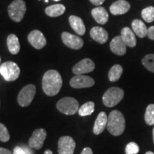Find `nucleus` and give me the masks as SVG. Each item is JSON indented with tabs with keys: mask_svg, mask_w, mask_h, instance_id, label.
<instances>
[{
	"mask_svg": "<svg viewBox=\"0 0 154 154\" xmlns=\"http://www.w3.org/2000/svg\"><path fill=\"white\" fill-rule=\"evenodd\" d=\"M62 86V78L57 70L47 71L42 79V88L49 96H54L60 91Z\"/></svg>",
	"mask_w": 154,
	"mask_h": 154,
	"instance_id": "obj_1",
	"label": "nucleus"
},
{
	"mask_svg": "<svg viewBox=\"0 0 154 154\" xmlns=\"http://www.w3.org/2000/svg\"><path fill=\"white\" fill-rule=\"evenodd\" d=\"M126 121L124 115L121 111L113 110L108 117L107 128L109 133L113 136H118L124 133Z\"/></svg>",
	"mask_w": 154,
	"mask_h": 154,
	"instance_id": "obj_2",
	"label": "nucleus"
},
{
	"mask_svg": "<svg viewBox=\"0 0 154 154\" xmlns=\"http://www.w3.org/2000/svg\"><path fill=\"white\" fill-rule=\"evenodd\" d=\"M124 92L122 88L119 87H111L103 94V103L107 107H113L117 105L123 99Z\"/></svg>",
	"mask_w": 154,
	"mask_h": 154,
	"instance_id": "obj_3",
	"label": "nucleus"
},
{
	"mask_svg": "<svg viewBox=\"0 0 154 154\" xmlns=\"http://www.w3.org/2000/svg\"><path fill=\"white\" fill-rule=\"evenodd\" d=\"M26 11V6L24 0H14L8 7L9 17L15 22H20Z\"/></svg>",
	"mask_w": 154,
	"mask_h": 154,
	"instance_id": "obj_4",
	"label": "nucleus"
},
{
	"mask_svg": "<svg viewBox=\"0 0 154 154\" xmlns=\"http://www.w3.org/2000/svg\"><path fill=\"white\" fill-rule=\"evenodd\" d=\"M0 74L7 82H14L19 78L20 69L13 61H6L0 65Z\"/></svg>",
	"mask_w": 154,
	"mask_h": 154,
	"instance_id": "obj_5",
	"label": "nucleus"
},
{
	"mask_svg": "<svg viewBox=\"0 0 154 154\" xmlns=\"http://www.w3.org/2000/svg\"><path fill=\"white\" fill-rule=\"evenodd\" d=\"M57 108L61 113L66 115H74L79 109L78 101L72 97H64L59 100Z\"/></svg>",
	"mask_w": 154,
	"mask_h": 154,
	"instance_id": "obj_6",
	"label": "nucleus"
},
{
	"mask_svg": "<svg viewBox=\"0 0 154 154\" xmlns=\"http://www.w3.org/2000/svg\"><path fill=\"white\" fill-rule=\"evenodd\" d=\"M36 86L34 84H29V85L25 86L18 94L17 102L19 105L22 107L29 106L33 101L36 94Z\"/></svg>",
	"mask_w": 154,
	"mask_h": 154,
	"instance_id": "obj_7",
	"label": "nucleus"
},
{
	"mask_svg": "<svg viewBox=\"0 0 154 154\" xmlns=\"http://www.w3.org/2000/svg\"><path fill=\"white\" fill-rule=\"evenodd\" d=\"M47 137V132L44 128L36 129L29 140V146L32 149L39 150L44 145V140Z\"/></svg>",
	"mask_w": 154,
	"mask_h": 154,
	"instance_id": "obj_8",
	"label": "nucleus"
},
{
	"mask_svg": "<svg viewBox=\"0 0 154 154\" xmlns=\"http://www.w3.org/2000/svg\"><path fill=\"white\" fill-rule=\"evenodd\" d=\"M76 148V143L71 136H62L58 142V152L59 154H73Z\"/></svg>",
	"mask_w": 154,
	"mask_h": 154,
	"instance_id": "obj_9",
	"label": "nucleus"
},
{
	"mask_svg": "<svg viewBox=\"0 0 154 154\" xmlns=\"http://www.w3.org/2000/svg\"><path fill=\"white\" fill-rule=\"evenodd\" d=\"M61 38L64 45L70 49L78 50L84 46V41L82 38L69 32H63L61 34Z\"/></svg>",
	"mask_w": 154,
	"mask_h": 154,
	"instance_id": "obj_10",
	"label": "nucleus"
},
{
	"mask_svg": "<svg viewBox=\"0 0 154 154\" xmlns=\"http://www.w3.org/2000/svg\"><path fill=\"white\" fill-rule=\"evenodd\" d=\"M94 84L95 82L93 78L83 74L76 75L70 80V86L74 88L91 87Z\"/></svg>",
	"mask_w": 154,
	"mask_h": 154,
	"instance_id": "obj_11",
	"label": "nucleus"
},
{
	"mask_svg": "<svg viewBox=\"0 0 154 154\" xmlns=\"http://www.w3.org/2000/svg\"><path fill=\"white\" fill-rule=\"evenodd\" d=\"M28 41L34 48L41 49L47 45V40L42 32L38 30H33L28 35Z\"/></svg>",
	"mask_w": 154,
	"mask_h": 154,
	"instance_id": "obj_12",
	"label": "nucleus"
},
{
	"mask_svg": "<svg viewBox=\"0 0 154 154\" xmlns=\"http://www.w3.org/2000/svg\"><path fill=\"white\" fill-rule=\"evenodd\" d=\"M95 69V63L90 59H84L78 62L73 67V73L76 75L84 74L93 72Z\"/></svg>",
	"mask_w": 154,
	"mask_h": 154,
	"instance_id": "obj_13",
	"label": "nucleus"
},
{
	"mask_svg": "<svg viewBox=\"0 0 154 154\" xmlns=\"http://www.w3.org/2000/svg\"><path fill=\"white\" fill-rule=\"evenodd\" d=\"M111 51L118 56H124L126 53V45L121 36H116L110 43Z\"/></svg>",
	"mask_w": 154,
	"mask_h": 154,
	"instance_id": "obj_14",
	"label": "nucleus"
},
{
	"mask_svg": "<svg viewBox=\"0 0 154 154\" xmlns=\"http://www.w3.org/2000/svg\"><path fill=\"white\" fill-rule=\"evenodd\" d=\"M130 8V4L126 0H118L111 5L110 11L113 15H121L128 12Z\"/></svg>",
	"mask_w": 154,
	"mask_h": 154,
	"instance_id": "obj_15",
	"label": "nucleus"
},
{
	"mask_svg": "<svg viewBox=\"0 0 154 154\" xmlns=\"http://www.w3.org/2000/svg\"><path fill=\"white\" fill-rule=\"evenodd\" d=\"M90 36L94 41L99 44H103L108 41L109 34L104 29L100 26H94L90 31Z\"/></svg>",
	"mask_w": 154,
	"mask_h": 154,
	"instance_id": "obj_16",
	"label": "nucleus"
},
{
	"mask_svg": "<svg viewBox=\"0 0 154 154\" xmlns=\"http://www.w3.org/2000/svg\"><path fill=\"white\" fill-rule=\"evenodd\" d=\"M69 24H70V26H72V29L76 34H78L80 36L84 35L85 34L86 27L82 18L74 16V15H72V16L69 17Z\"/></svg>",
	"mask_w": 154,
	"mask_h": 154,
	"instance_id": "obj_17",
	"label": "nucleus"
},
{
	"mask_svg": "<svg viewBox=\"0 0 154 154\" xmlns=\"http://www.w3.org/2000/svg\"><path fill=\"white\" fill-rule=\"evenodd\" d=\"M107 122H108V117L105 112L102 111V112L99 113L98 115L97 118H96L95 123H94V129L93 131L94 134L99 135L101 133L103 132L105 130L106 127L107 126Z\"/></svg>",
	"mask_w": 154,
	"mask_h": 154,
	"instance_id": "obj_18",
	"label": "nucleus"
},
{
	"mask_svg": "<svg viewBox=\"0 0 154 154\" xmlns=\"http://www.w3.org/2000/svg\"><path fill=\"white\" fill-rule=\"evenodd\" d=\"M121 36L126 46L131 48L136 47V43H137L136 36H135L134 32L130 28H123L121 32Z\"/></svg>",
	"mask_w": 154,
	"mask_h": 154,
	"instance_id": "obj_19",
	"label": "nucleus"
},
{
	"mask_svg": "<svg viewBox=\"0 0 154 154\" xmlns=\"http://www.w3.org/2000/svg\"><path fill=\"white\" fill-rule=\"evenodd\" d=\"M91 15L99 24H105L109 20V14L103 7H97L92 9Z\"/></svg>",
	"mask_w": 154,
	"mask_h": 154,
	"instance_id": "obj_20",
	"label": "nucleus"
},
{
	"mask_svg": "<svg viewBox=\"0 0 154 154\" xmlns=\"http://www.w3.org/2000/svg\"><path fill=\"white\" fill-rule=\"evenodd\" d=\"M133 32L140 38H144L148 34V29L146 24L140 19H135L132 22Z\"/></svg>",
	"mask_w": 154,
	"mask_h": 154,
	"instance_id": "obj_21",
	"label": "nucleus"
},
{
	"mask_svg": "<svg viewBox=\"0 0 154 154\" xmlns=\"http://www.w3.org/2000/svg\"><path fill=\"white\" fill-rule=\"evenodd\" d=\"M8 49L11 54H17L20 51V44L19 38L15 34H9L7 39Z\"/></svg>",
	"mask_w": 154,
	"mask_h": 154,
	"instance_id": "obj_22",
	"label": "nucleus"
},
{
	"mask_svg": "<svg viewBox=\"0 0 154 154\" xmlns=\"http://www.w3.org/2000/svg\"><path fill=\"white\" fill-rule=\"evenodd\" d=\"M66 11V7L61 4L53 5L45 9L46 14L51 17H57L62 15Z\"/></svg>",
	"mask_w": 154,
	"mask_h": 154,
	"instance_id": "obj_23",
	"label": "nucleus"
},
{
	"mask_svg": "<svg viewBox=\"0 0 154 154\" xmlns=\"http://www.w3.org/2000/svg\"><path fill=\"white\" fill-rule=\"evenodd\" d=\"M123 73V68L121 65L116 64L111 67L109 72V79L111 82H117L121 78Z\"/></svg>",
	"mask_w": 154,
	"mask_h": 154,
	"instance_id": "obj_24",
	"label": "nucleus"
},
{
	"mask_svg": "<svg viewBox=\"0 0 154 154\" xmlns=\"http://www.w3.org/2000/svg\"><path fill=\"white\" fill-rule=\"evenodd\" d=\"M94 107L95 104L94 102L88 101L87 103H84L79 108L78 112L81 116H86L91 115L94 111Z\"/></svg>",
	"mask_w": 154,
	"mask_h": 154,
	"instance_id": "obj_25",
	"label": "nucleus"
},
{
	"mask_svg": "<svg viewBox=\"0 0 154 154\" xmlns=\"http://www.w3.org/2000/svg\"><path fill=\"white\" fill-rule=\"evenodd\" d=\"M142 64L149 72L154 73V54H151L145 56L142 59Z\"/></svg>",
	"mask_w": 154,
	"mask_h": 154,
	"instance_id": "obj_26",
	"label": "nucleus"
},
{
	"mask_svg": "<svg viewBox=\"0 0 154 154\" xmlns=\"http://www.w3.org/2000/svg\"><path fill=\"white\" fill-rule=\"evenodd\" d=\"M142 18L148 23H151L154 21V7H148L141 11Z\"/></svg>",
	"mask_w": 154,
	"mask_h": 154,
	"instance_id": "obj_27",
	"label": "nucleus"
},
{
	"mask_svg": "<svg viewBox=\"0 0 154 154\" xmlns=\"http://www.w3.org/2000/svg\"><path fill=\"white\" fill-rule=\"evenodd\" d=\"M145 121L149 126L154 125V104H149L146 108Z\"/></svg>",
	"mask_w": 154,
	"mask_h": 154,
	"instance_id": "obj_28",
	"label": "nucleus"
},
{
	"mask_svg": "<svg viewBox=\"0 0 154 154\" xmlns=\"http://www.w3.org/2000/svg\"><path fill=\"white\" fill-rule=\"evenodd\" d=\"M10 136L8 129L5 125L0 123V140L2 142L9 141Z\"/></svg>",
	"mask_w": 154,
	"mask_h": 154,
	"instance_id": "obj_29",
	"label": "nucleus"
},
{
	"mask_svg": "<svg viewBox=\"0 0 154 154\" xmlns=\"http://www.w3.org/2000/svg\"><path fill=\"white\" fill-rule=\"evenodd\" d=\"M125 152L126 154H137L139 152V147L135 142H130L126 145Z\"/></svg>",
	"mask_w": 154,
	"mask_h": 154,
	"instance_id": "obj_30",
	"label": "nucleus"
},
{
	"mask_svg": "<svg viewBox=\"0 0 154 154\" xmlns=\"http://www.w3.org/2000/svg\"><path fill=\"white\" fill-rule=\"evenodd\" d=\"M148 37H149L150 39L154 40V26H150V27L148 29Z\"/></svg>",
	"mask_w": 154,
	"mask_h": 154,
	"instance_id": "obj_31",
	"label": "nucleus"
},
{
	"mask_svg": "<svg viewBox=\"0 0 154 154\" xmlns=\"http://www.w3.org/2000/svg\"><path fill=\"white\" fill-rule=\"evenodd\" d=\"M13 154H25V152L22 146H16L14 149Z\"/></svg>",
	"mask_w": 154,
	"mask_h": 154,
	"instance_id": "obj_32",
	"label": "nucleus"
},
{
	"mask_svg": "<svg viewBox=\"0 0 154 154\" xmlns=\"http://www.w3.org/2000/svg\"><path fill=\"white\" fill-rule=\"evenodd\" d=\"M22 148L24 149L25 154H34V151L32 150V148H30L29 146H22Z\"/></svg>",
	"mask_w": 154,
	"mask_h": 154,
	"instance_id": "obj_33",
	"label": "nucleus"
},
{
	"mask_svg": "<svg viewBox=\"0 0 154 154\" xmlns=\"http://www.w3.org/2000/svg\"><path fill=\"white\" fill-rule=\"evenodd\" d=\"M94 5H101L105 2V0H89Z\"/></svg>",
	"mask_w": 154,
	"mask_h": 154,
	"instance_id": "obj_34",
	"label": "nucleus"
},
{
	"mask_svg": "<svg viewBox=\"0 0 154 154\" xmlns=\"http://www.w3.org/2000/svg\"><path fill=\"white\" fill-rule=\"evenodd\" d=\"M81 154H93V151H92V150L90 149V148L86 147L83 149V151Z\"/></svg>",
	"mask_w": 154,
	"mask_h": 154,
	"instance_id": "obj_35",
	"label": "nucleus"
},
{
	"mask_svg": "<svg viewBox=\"0 0 154 154\" xmlns=\"http://www.w3.org/2000/svg\"><path fill=\"white\" fill-rule=\"evenodd\" d=\"M0 154H11V152L8 149L0 147Z\"/></svg>",
	"mask_w": 154,
	"mask_h": 154,
	"instance_id": "obj_36",
	"label": "nucleus"
},
{
	"mask_svg": "<svg viewBox=\"0 0 154 154\" xmlns=\"http://www.w3.org/2000/svg\"><path fill=\"white\" fill-rule=\"evenodd\" d=\"M44 154H53V153H52V151H51V150L47 149V150H46L45 151H44Z\"/></svg>",
	"mask_w": 154,
	"mask_h": 154,
	"instance_id": "obj_37",
	"label": "nucleus"
},
{
	"mask_svg": "<svg viewBox=\"0 0 154 154\" xmlns=\"http://www.w3.org/2000/svg\"><path fill=\"white\" fill-rule=\"evenodd\" d=\"M146 154H154V153H153V152H152V151H147L146 153Z\"/></svg>",
	"mask_w": 154,
	"mask_h": 154,
	"instance_id": "obj_38",
	"label": "nucleus"
},
{
	"mask_svg": "<svg viewBox=\"0 0 154 154\" xmlns=\"http://www.w3.org/2000/svg\"><path fill=\"white\" fill-rule=\"evenodd\" d=\"M153 140L154 142V127H153Z\"/></svg>",
	"mask_w": 154,
	"mask_h": 154,
	"instance_id": "obj_39",
	"label": "nucleus"
},
{
	"mask_svg": "<svg viewBox=\"0 0 154 154\" xmlns=\"http://www.w3.org/2000/svg\"><path fill=\"white\" fill-rule=\"evenodd\" d=\"M45 2L48 3V2H49V1H48V0H45Z\"/></svg>",
	"mask_w": 154,
	"mask_h": 154,
	"instance_id": "obj_40",
	"label": "nucleus"
},
{
	"mask_svg": "<svg viewBox=\"0 0 154 154\" xmlns=\"http://www.w3.org/2000/svg\"><path fill=\"white\" fill-rule=\"evenodd\" d=\"M54 1H55V2H59V1H60V0H54Z\"/></svg>",
	"mask_w": 154,
	"mask_h": 154,
	"instance_id": "obj_41",
	"label": "nucleus"
},
{
	"mask_svg": "<svg viewBox=\"0 0 154 154\" xmlns=\"http://www.w3.org/2000/svg\"><path fill=\"white\" fill-rule=\"evenodd\" d=\"M0 63H1V57H0Z\"/></svg>",
	"mask_w": 154,
	"mask_h": 154,
	"instance_id": "obj_42",
	"label": "nucleus"
}]
</instances>
